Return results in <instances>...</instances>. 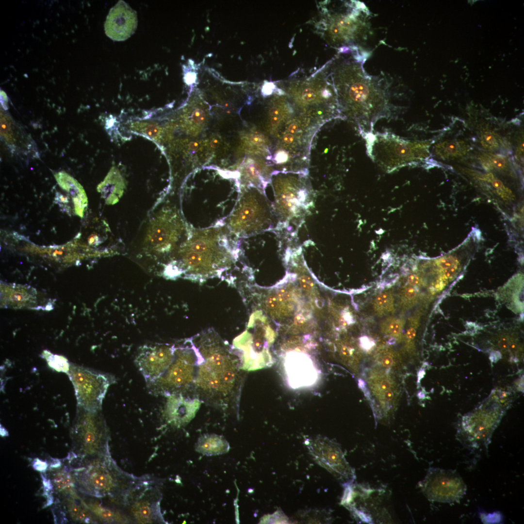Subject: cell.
<instances>
[{"label": "cell", "mask_w": 524, "mask_h": 524, "mask_svg": "<svg viewBox=\"0 0 524 524\" xmlns=\"http://www.w3.org/2000/svg\"><path fill=\"white\" fill-rule=\"evenodd\" d=\"M54 177L60 187L73 196L76 213L82 216L83 210L87 203L86 196L82 187L65 171L56 173Z\"/></svg>", "instance_id": "7402d4cb"}, {"label": "cell", "mask_w": 524, "mask_h": 524, "mask_svg": "<svg viewBox=\"0 0 524 524\" xmlns=\"http://www.w3.org/2000/svg\"><path fill=\"white\" fill-rule=\"evenodd\" d=\"M191 120L197 125H201L205 122L206 115L205 113L200 109L194 110L191 115Z\"/></svg>", "instance_id": "d590c367"}, {"label": "cell", "mask_w": 524, "mask_h": 524, "mask_svg": "<svg viewBox=\"0 0 524 524\" xmlns=\"http://www.w3.org/2000/svg\"><path fill=\"white\" fill-rule=\"evenodd\" d=\"M100 410L91 411L77 406L70 437L72 453L80 463L111 455L109 432Z\"/></svg>", "instance_id": "9c48e42d"}, {"label": "cell", "mask_w": 524, "mask_h": 524, "mask_svg": "<svg viewBox=\"0 0 524 524\" xmlns=\"http://www.w3.org/2000/svg\"><path fill=\"white\" fill-rule=\"evenodd\" d=\"M51 479L53 487L56 491L66 495L75 493L76 487L71 468L64 466L63 469L55 472Z\"/></svg>", "instance_id": "484cf974"}, {"label": "cell", "mask_w": 524, "mask_h": 524, "mask_svg": "<svg viewBox=\"0 0 524 524\" xmlns=\"http://www.w3.org/2000/svg\"><path fill=\"white\" fill-rule=\"evenodd\" d=\"M416 295L417 292L413 287H405L401 292V300L403 305L406 307L410 304L416 296Z\"/></svg>", "instance_id": "e575fe53"}, {"label": "cell", "mask_w": 524, "mask_h": 524, "mask_svg": "<svg viewBox=\"0 0 524 524\" xmlns=\"http://www.w3.org/2000/svg\"><path fill=\"white\" fill-rule=\"evenodd\" d=\"M131 129L138 133L146 135L155 141H160L162 138V128L152 122L138 121L132 123Z\"/></svg>", "instance_id": "f1b7e54d"}, {"label": "cell", "mask_w": 524, "mask_h": 524, "mask_svg": "<svg viewBox=\"0 0 524 524\" xmlns=\"http://www.w3.org/2000/svg\"><path fill=\"white\" fill-rule=\"evenodd\" d=\"M278 300L275 295H269L266 300V306L270 309H275L278 306Z\"/></svg>", "instance_id": "f35d334b"}, {"label": "cell", "mask_w": 524, "mask_h": 524, "mask_svg": "<svg viewBox=\"0 0 524 524\" xmlns=\"http://www.w3.org/2000/svg\"><path fill=\"white\" fill-rule=\"evenodd\" d=\"M360 342L361 347L366 350L370 349L374 344V342L365 336L360 338Z\"/></svg>", "instance_id": "ab89813d"}, {"label": "cell", "mask_w": 524, "mask_h": 524, "mask_svg": "<svg viewBox=\"0 0 524 524\" xmlns=\"http://www.w3.org/2000/svg\"><path fill=\"white\" fill-rule=\"evenodd\" d=\"M380 388L382 390H388L391 387V384L388 380H383L380 383Z\"/></svg>", "instance_id": "ee69618b"}, {"label": "cell", "mask_w": 524, "mask_h": 524, "mask_svg": "<svg viewBox=\"0 0 524 524\" xmlns=\"http://www.w3.org/2000/svg\"><path fill=\"white\" fill-rule=\"evenodd\" d=\"M434 263L442 270L459 263L456 255L449 254L436 259Z\"/></svg>", "instance_id": "836d02e7"}, {"label": "cell", "mask_w": 524, "mask_h": 524, "mask_svg": "<svg viewBox=\"0 0 524 524\" xmlns=\"http://www.w3.org/2000/svg\"><path fill=\"white\" fill-rule=\"evenodd\" d=\"M221 228L194 229L180 246L177 271L200 281L220 276L238 257V247L229 244Z\"/></svg>", "instance_id": "3957f363"}, {"label": "cell", "mask_w": 524, "mask_h": 524, "mask_svg": "<svg viewBox=\"0 0 524 524\" xmlns=\"http://www.w3.org/2000/svg\"><path fill=\"white\" fill-rule=\"evenodd\" d=\"M393 362V360L390 355H386L383 357L382 360V364L383 366L386 367H389L391 366Z\"/></svg>", "instance_id": "b9f144b4"}, {"label": "cell", "mask_w": 524, "mask_h": 524, "mask_svg": "<svg viewBox=\"0 0 524 524\" xmlns=\"http://www.w3.org/2000/svg\"><path fill=\"white\" fill-rule=\"evenodd\" d=\"M191 346L175 348L172 361L165 371L153 382L147 384L150 393L167 396L182 393L193 388L196 378L197 357L192 341Z\"/></svg>", "instance_id": "30bf717a"}, {"label": "cell", "mask_w": 524, "mask_h": 524, "mask_svg": "<svg viewBox=\"0 0 524 524\" xmlns=\"http://www.w3.org/2000/svg\"><path fill=\"white\" fill-rule=\"evenodd\" d=\"M373 307L375 312L379 316H383L394 311L393 298L391 292L386 291L375 298Z\"/></svg>", "instance_id": "f546056e"}, {"label": "cell", "mask_w": 524, "mask_h": 524, "mask_svg": "<svg viewBox=\"0 0 524 524\" xmlns=\"http://www.w3.org/2000/svg\"><path fill=\"white\" fill-rule=\"evenodd\" d=\"M219 145H220L219 142L218 141V140L217 139H212L211 140V142H210V146L212 147H213L214 148H216L218 147Z\"/></svg>", "instance_id": "bcb514c9"}, {"label": "cell", "mask_w": 524, "mask_h": 524, "mask_svg": "<svg viewBox=\"0 0 524 524\" xmlns=\"http://www.w3.org/2000/svg\"><path fill=\"white\" fill-rule=\"evenodd\" d=\"M0 435L2 437H5V436H8V431H7V430L4 427H3L2 426H1V425H0Z\"/></svg>", "instance_id": "c3c4849f"}, {"label": "cell", "mask_w": 524, "mask_h": 524, "mask_svg": "<svg viewBox=\"0 0 524 524\" xmlns=\"http://www.w3.org/2000/svg\"><path fill=\"white\" fill-rule=\"evenodd\" d=\"M479 159L483 167L487 170H506L508 167L507 159L502 155L489 152H483Z\"/></svg>", "instance_id": "83f0119b"}, {"label": "cell", "mask_w": 524, "mask_h": 524, "mask_svg": "<svg viewBox=\"0 0 524 524\" xmlns=\"http://www.w3.org/2000/svg\"><path fill=\"white\" fill-rule=\"evenodd\" d=\"M408 281L410 285L413 286L417 285L420 282L419 278L416 274L410 275L408 278Z\"/></svg>", "instance_id": "60d3db41"}, {"label": "cell", "mask_w": 524, "mask_h": 524, "mask_svg": "<svg viewBox=\"0 0 524 524\" xmlns=\"http://www.w3.org/2000/svg\"><path fill=\"white\" fill-rule=\"evenodd\" d=\"M229 445L222 436L215 434H206L201 436L196 446V450L207 456L218 455L227 453Z\"/></svg>", "instance_id": "603a6c76"}, {"label": "cell", "mask_w": 524, "mask_h": 524, "mask_svg": "<svg viewBox=\"0 0 524 524\" xmlns=\"http://www.w3.org/2000/svg\"><path fill=\"white\" fill-rule=\"evenodd\" d=\"M161 494L152 479L144 477L129 493L123 505L127 510V517L138 524L164 522L160 502Z\"/></svg>", "instance_id": "4fadbf2b"}, {"label": "cell", "mask_w": 524, "mask_h": 524, "mask_svg": "<svg viewBox=\"0 0 524 524\" xmlns=\"http://www.w3.org/2000/svg\"><path fill=\"white\" fill-rule=\"evenodd\" d=\"M189 148L191 150H196L198 147V144L196 142H192L189 144Z\"/></svg>", "instance_id": "7dc6e473"}, {"label": "cell", "mask_w": 524, "mask_h": 524, "mask_svg": "<svg viewBox=\"0 0 524 524\" xmlns=\"http://www.w3.org/2000/svg\"><path fill=\"white\" fill-rule=\"evenodd\" d=\"M384 396L386 400L390 401L393 397V393L392 390H387L384 392Z\"/></svg>", "instance_id": "f6af8a7d"}, {"label": "cell", "mask_w": 524, "mask_h": 524, "mask_svg": "<svg viewBox=\"0 0 524 524\" xmlns=\"http://www.w3.org/2000/svg\"><path fill=\"white\" fill-rule=\"evenodd\" d=\"M502 410H479L464 416L458 430L460 442L468 448L486 447L503 415Z\"/></svg>", "instance_id": "9a60e30c"}, {"label": "cell", "mask_w": 524, "mask_h": 524, "mask_svg": "<svg viewBox=\"0 0 524 524\" xmlns=\"http://www.w3.org/2000/svg\"><path fill=\"white\" fill-rule=\"evenodd\" d=\"M66 496L67 498L65 501L66 510L73 521L85 523L94 522L91 515L92 512L87 505L79 499L75 493Z\"/></svg>", "instance_id": "d4e9b609"}, {"label": "cell", "mask_w": 524, "mask_h": 524, "mask_svg": "<svg viewBox=\"0 0 524 524\" xmlns=\"http://www.w3.org/2000/svg\"><path fill=\"white\" fill-rule=\"evenodd\" d=\"M299 281L301 287L305 290H310L312 286L311 278L308 275H304L301 276Z\"/></svg>", "instance_id": "74e56055"}, {"label": "cell", "mask_w": 524, "mask_h": 524, "mask_svg": "<svg viewBox=\"0 0 524 524\" xmlns=\"http://www.w3.org/2000/svg\"><path fill=\"white\" fill-rule=\"evenodd\" d=\"M362 137L368 156L387 172L416 165L430 156L432 140L411 141L388 131L372 132Z\"/></svg>", "instance_id": "52a82bcc"}, {"label": "cell", "mask_w": 524, "mask_h": 524, "mask_svg": "<svg viewBox=\"0 0 524 524\" xmlns=\"http://www.w3.org/2000/svg\"><path fill=\"white\" fill-rule=\"evenodd\" d=\"M175 347L165 345L145 346L136 356L135 362L147 384L160 377L173 360Z\"/></svg>", "instance_id": "ac0fdd59"}, {"label": "cell", "mask_w": 524, "mask_h": 524, "mask_svg": "<svg viewBox=\"0 0 524 524\" xmlns=\"http://www.w3.org/2000/svg\"><path fill=\"white\" fill-rule=\"evenodd\" d=\"M123 179L118 170L113 166L104 180L98 187L107 204L116 203L123 195L125 188Z\"/></svg>", "instance_id": "44dd1931"}, {"label": "cell", "mask_w": 524, "mask_h": 524, "mask_svg": "<svg viewBox=\"0 0 524 524\" xmlns=\"http://www.w3.org/2000/svg\"><path fill=\"white\" fill-rule=\"evenodd\" d=\"M416 335V330L413 328H409L406 333V337L409 341L413 340Z\"/></svg>", "instance_id": "7bdbcfd3"}, {"label": "cell", "mask_w": 524, "mask_h": 524, "mask_svg": "<svg viewBox=\"0 0 524 524\" xmlns=\"http://www.w3.org/2000/svg\"><path fill=\"white\" fill-rule=\"evenodd\" d=\"M196 200V229L222 227L234 209L240 195L238 181L214 168L203 169Z\"/></svg>", "instance_id": "277c9868"}, {"label": "cell", "mask_w": 524, "mask_h": 524, "mask_svg": "<svg viewBox=\"0 0 524 524\" xmlns=\"http://www.w3.org/2000/svg\"><path fill=\"white\" fill-rule=\"evenodd\" d=\"M166 397L164 416L168 424L176 427L188 424L203 403L197 397H188L182 393L171 394Z\"/></svg>", "instance_id": "ffe728a7"}, {"label": "cell", "mask_w": 524, "mask_h": 524, "mask_svg": "<svg viewBox=\"0 0 524 524\" xmlns=\"http://www.w3.org/2000/svg\"><path fill=\"white\" fill-rule=\"evenodd\" d=\"M42 355L46 360L49 366L53 370L66 374L69 371L70 364L65 357L52 354L46 350L43 352Z\"/></svg>", "instance_id": "4dcf8cb0"}, {"label": "cell", "mask_w": 524, "mask_h": 524, "mask_svg": "<svg viewBox=\"0 0 524 524\" xmlns=\"http://www.w3.org/2000/svg\"><path fill=\"white\" fill-rule=\"evenodd\" d=\"M500 139L498 135L491 131H485L480 135V143L487 149L494 150L499 147Z\"/></svg>", "instance_id": "d6a6232c"}, {"label": "cell", "mask_w": 524, "mask_h": 524, "mask_svg": "<svg viewBox=\"0 0 524 524\" xmlns=\"http://www.w3.org/2000/svg\"><path fill=\"white\" fill-rule=\"evenodd\" d=\"M404 323V321L402 319L389 317L382 322L381 330L386 334L397 336L400 333Z\"/></svg>", "instance_id": "1f68e13d"}, {"label": "cell", "mask_w": 524, "mask_h": 524, "mask_svg": "<svg viewBox=\"0 0 524 524\" xmlns=\"http://www.w3.org/2000/svg\"><path fill=\"white\" fill-rule=\"evenodd\" d=\"M87 506L92 513L95 514L103 522L118 523L129 522L128 518L125 514H120L106 507H103L98 502H90Z\"/></svg>", "instance_id": "4316f807"}, {"label": "cell", "mask_w": 524, "mask_h": 524, "mask_svg": "<svg viewBox=\"0 0 524 524\" xmlns=\"http://www.w3.org/2000/svg\"><path fill=\"white\" fill-rule=\"evenodd\" d=\"M469 150V146L463 141H444L434 145L433 153L437 159L446 160L461 157Z\"/></svg>", "instance_id": "cb8c5ba5"}, {"label": "cell", "mask_w": 524, "mask_h": 524, "mask_svg": "<svg viewBox=\"0 0 524 524\" xmlns=\"http://www.w3.org/2000/svg\"><path fill=\"white\" fill-rule=\"evenodd\" d=\"M195 340L197 342H193L197 357L193 386L196 396L209 405L226 408L240 390V360L213 330L202 332Z\"/></svg>", "instance_id": "7a4b0ae2"}, {"label": "cell", "mask_w": 524, "mask_h": 524, "mask_svg": "<svg viewBox=\"0 0 524 524\" xmlns=\"http://www.w3.org/2000/svg\"><path fill=\"white\" fill-rule=\"evenodd\" d=\"M79 464L76 468H71L79 491L97 498L114 499L122 505L130 491L144 477H136L124 471L111 455Z\"/></svg>", "instance_id": "5b68a950"}, {"label": "cell", "mask_w": 524, "mask_h": 524, "mask_svg": "<svg viewBox=\"0 0 524 524\" xmlns=\"http://www.w3.org/2000/svg\"><path fill=\"white\" fill-rule=\"evenodd\" d=\"M226 221L230 232L246 238L275 229L277 224L272 203L263 190L252 186L241 193Z\"/></svg>", "instance_id": "ba28073f"}, {"label": "cell", "mask_w": 524, "mask_h": 524, "mask_svg": "<svg viewBox=\"0 0 524 524\" xmlns=\"http://www.w3.org/2000/svg\"><path fill=\"white\" fill-rule=\"evenodd\" d=\"M367 15L362 3L347 4L346 11L329 13L325 23V34L334 46L353 44L367 33Z\"/></svg>", "instance_id": "8fae6325"}, {"label": "cell", "mask_w": 524, "mask_h": 524, "mask_svg": "<svg viewBox=\"0 0 524 524\" xmlns=\"http://www.w3.org/2000/svg\"><path fill=\"white\" fill-rule=\"evenodd\" d=\"M33 467L36 471L44 472L49 467V464L46 461L36 458L33 461Z\"/></svg>", "instance_id": "8d00e7d4"}, {"label": "cell", "mask_w": 524, "mask_h": 524, "mask_svg": "<svg viewBox=\"0 0 524 524\" xmlns=\"http://www.w3.org/2000/svg\"><path fill=\"white\" fill-rule=\"evenodd\" d=\"M419 484L424 494L432 501L458 502L466 491L462 478L452 470L431 468Z\"/></svg>", "instance_id": "2e32d148"}, {"label": "cell", "mask_w": 524, "mask_h": 524, "mask_svg": "<svg viewBox=\"0 0 524 524\" xmlns=\"http://www.w3.org/2000/svg\"><path fill=\"white\" fill-rule=\"evenodd\" d=\"M308 448L315 460L339 479H353L354 473L339 446L326 438L311 440Z\"/></svg>", "instance_id": "e0dca14e"}, {"label": "cell", "mask_w": 524, "mask_h": 524, "mask_svg": "<svg viewBox=\"0 0 524 524\" xmlns=\"http://www.w3.org/2000/svg\"><path fill=\"white\" fill-rule=\"evenodd\" d=\"M360 56L339 57L331 64L330 74L343 119L354 122L362 137L373 132L377 121L386 116L389 105L381 80L365 72Z\"/></svg>", "instance_id": "6da1fadb"}, {"label": "cell", "mask_w": 524, "mask_h": 524, "mask_svg": "<svg viewBox=\"0 0 524 524\" xmlns=\"http://www.w3.org/2000/svg\"><path fill=\"white\" fill-rule=\"evenodd\" d=\"M184 225L182 219L173 209L161 210L149 221L145 246L158 251L169 250L181 238Z\"/></svg>", "instance_id": "5bb4252c"}, {"label": "cell", "mask_w": 524, "mask_h": 524, "mask_svg": "<svg viewBox=\"0 0 524 524\" xmlns=\"http://www.w3.org/2000/svg\"><path fill=\"white\" fill-rule=\"evenodd\" d=\"M137 26L136 13L123 0L112 7L104 24L106 35L115 41H124L135 32Z\"/></svg>", "instance_id": "d6986e66"}, {"label": "cell", "mask_w": 524, "mask_h": 524, "mask_svg": "<svg viewBox=\"0 0 524 524\" xmlns=\"http://www.w3.org/2000/svg\"><path fill=\"white\" fill-rule=\"evenodd\" d=\"M67 374L74 388L77 406L91 411L101 410L108 388L115 382V378L72 363Z\"/></svg>", "instance_id": "7c38bea8"}, {"label": "cell", "mask_w": 524, "mask_h": 524, "mask_svg": "<svg viewBox=\"0 0 524 524\" xmlns=\"http://www.w3.org/2000/svg\"><path fill=\"white\" fill-rule=\"evenodd\" d=\"M277 219L275 229L292 231L299 227L313 205V193L308 174L276 172L271 177Z\"/></svg>", "instance_id": "8992f818"}, {"label": "cell", "mask_w": 524, "mask_h": 524, "mask_svg": "<svg viewBox=\"0 0 524 524\" xmlns=\"http://www.w3.org/2000/svg\"><path fill=\"white\" fill-rule=\"evenodd\" d=\"M295 322L299 325L302 324L303 322V318L300 317V316H297L296 318Z\"/></svg>", "instance_id": "681fc988"}]
</instances>
